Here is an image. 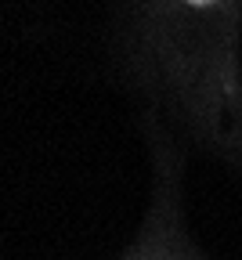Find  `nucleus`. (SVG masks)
Masks as SVG:
<instances>
[{
  "mask_svg": "<svg viewBox=\"0 0 242 260\" xmlns=\"http://www.w3.org/2000/svg\"><path fill=\"white\" fill-rule=\"evenodd\" d=\"M188 4H195V8H206V4H214V0H188Z\"/></svg>",
  "mask_w": 242,
  "mask_h": 260,
  "instance_id": "1",
  "label": "nucleus"
}]
</instances>
